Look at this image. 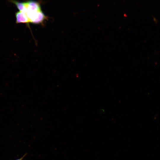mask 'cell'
<instances>
[{"label":"cell","instance_id":"obj_1","mask_svg":"<svg viewBox=\"0 0 160 160\" xmlns=\"http://www.w3.org/2000/svg\"><path fill=\"white\" fill-rule=\"evenodd\" d=\"M16 18V23H30V20L26 13L19 11L15 14Z\"/></svg>","mask_w":160,"mask_h":160},{"label":"cell","instance_id":"obj_2","mask_svg":"<svg viewBox=\"0 0 160 160\" xmlns=\"http://www.w3.org/2000/svg\"><path fill=\"white\" fill-rule=\"evenodd\" d=\"M27 2L26 11L36 12L41 10L40 4L37 2L29 1Z\"/></svg>","mask_w":160,"mask_h":160},{"label":"cell","instance_id":"obj_3","mask_svg":"<svg viewBox=\"0 0 160 160\" xmlns=\"http://www.w3.org/2000/svg\"><path fill=\"white\" fill-rule=\"evenodd\" d=\"M46 17L41 10L39 11L35 18L32 23L39 24L42 23L45 20Z\"/></svg>","mask_w":160,"mask_h":160},{"label":"cell","instance_id":"obj_4","mask_svg":"<svg viewBox=\"0 0 160 160\" xmlns=\"http://www.w3.org/2000/svg\"><path fill=\"white\" fill-rule=\"evenodd\" d=\"M14 3L20 11L26 13L27 9V2H20L14 1Z\"/></svg>","mask_w":160,"mask_h":160},{"label":"cell","instance_id":"obj_5","mask_svg":"<svg viewBox=\"0 0 160 160\" xmlns=\"http://www.w3.org/2000/svg\"><path fill=\"white\" fill-rule=\"evenodd\" d=\"M27 155V154H25L24 156H23L22 157L20 158L19 159H16V160H23V159L24 158L25 156Z\"/></svg>","mask_w":160,"mask_h":160}]
</instances>
